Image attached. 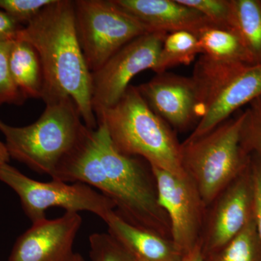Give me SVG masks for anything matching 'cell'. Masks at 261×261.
I'll use <instances>...</instances> for the list:
<instances>
[{"mask_svg": "<svg viewBox=\"0 0 261 261\" xmlns=\"http://www.w3.org/2000/svg\"><path fill=\"white\" fill-rule=\"evenodd\" d=\"M142 160L120 152L105 123L98 121L95 129L84 125L51 178L97 189L127 222L171 240L169 220L160 205L152 170Z\"/></svg>", "mask_w": 261, "mask_h": 261, "instance_id": "cell-1", "label": "cell"}, {"mask_svg": "<svg viewBox=\"0 0 261 261\" xmlns=\"http://www.w3.org/2000/svg\"><path fill=\"white\" fill-rule=\"evenodd\" d=\"M16 39L32 44L39 55L45 104L71 99L84 125L97 128L92 73L77 35L73 1L53 0L19 32Z\"/></svg>", "mask_w": 261, "mask_h": 261, "instance_id": "cell-2", "label": "cell"}, {"mask_svg": "<svg viewBox=\"0 0 261 261\" xmlns=\"http://www.w3.org/2000/svg\"><path fill=\"white\" fill-rule=\"evenodd\" d=\"M113 145L126 155L145 160L150 167L185 176L181 143L172 128L150 109L137 87L130 85L116 105L95 114Z\"/></svg>", "mask_w": 261, "mask_h": 261, "instance_id": "cell-3", "label": "cell"}, {"mask_svg": "<svg viewBox=\"0 0 261 261\" xmlns=\"http://www.w3.org/2000/svg\"><path fill=\"white\" fill-rule=\"evenodd\" d=\"M71 99L48 103L42 116L29 126H10L0 120V132L10 159L53 177L73 148L84 126Z\"/></svg>", "mask_w": 261, "mask_h": 261, "instance_id": "cell-4", "label": "cell"}, {"mask_svg": "<svg viewBox=\"0 0 261 261\" xmlns=\"http://www.w3.org/2000/svg\"><path fill=\"white\" fill-rule=\"evenodd\" d=\"M244 118L243 111L202 137L181 143L182 168L207 207L248 164L241 146Z\"/></svg>", "mask_w": 261, "mask_h": 261, "instance_id": "cell-5", "label": "cell"}, {"mask_svg": "<svg viewBox=\"0 0 261 261\" xmlns=\"http://www.w3.org/2000/svg\"><path fill=\"white\" fill-rule=\"evenodd\" d=\"M75 29L91 73L136 38L151 32L113 0L73 1Z\"/></svg>", "mask_w": 261, "mask_h": 261, "instance_id": "cell-6", "label": "cell"}, {"mask_svg": "<svg viewBox=\"0 0 261 261\" xmlns=\"http://www.w3.org/2000/svg\"><path fill=\"white\" fill-rule=\"evenodd\" d=\"M0 181L18 195L22 208L32 223L45 219L46 211L61 207L65 212L88 211L104 220L116 206L108 197L82 182L32 179L9 163L0 166Z\"/></svg>", "mask_w": 261, "mask_h": 261, "instance_id": "cell-7", "label": "cell"}, {"mask_svg": "<svg viewBox=\"0 0 261 261\" xmlns=\"http://www.w3.org/2000/svg\"><path fill=\"white\" fill-rule=\"evenodd\" d=\"M167 33L149 32L136 38L92 73V108L94 115L119 101L134 77L154 70Z\"/></svg>", "mask_w": 261, "mask_h": 261, "instance_id": "cell-8", "label": "cell"}, {"mask_svg": "<svg viewBox=\"0 0 261 261\" xmlns=\"http://www.w3.org/2000/svg\"><path fill=\"white\" fill-rule=\"evenodd\" d=\"M150 168L160 205L169 220L171 240L185 255L200 244L207 207L187 175L178 176L160 168Z\"/></svg>", "mask_w": 261, "mask_h": 261, "instance_id": "cell-9", "label": "cell"}, {"mask_svg": "<svg viewBox=\"0 0 261 261\" xmlns=\"http://www.w3.org/2000/svg\"><path fill=\"white\" fill-rule=\"evenodd\" d=\"M253 215L250 166L221 192L207 207L200 245L204 257L217 252L248 222Z\"/></svg>", "mask_w": 261, "mask_h": 261, "instance_id": "cell-10", "label": "cell"}, {"mask_svg": "<svg viewBox=\"0 0 261 261\" xmlns=\"http://www.w3.org/2000/svg\"><path fill=\"white\" fill-rule=\"evenodd\" d=\"M82 225L80 214L72 212L32 223L17 239L8 261H74L73 245Z\"/></svg>", "mask_w": 261, "mask_h": 261, "instance_id": "cell-11", "label": "cell"}, {"mask_svg": "<svg viewBox=\"0 0 261 261\" xmlns=\"http://www.w3.org/2000/svg\"><path fill=\"white\" fill-rule=\"evenodd\" d=\"M137 87L150 109L171 128L184 132L200 121V103L192 76L163 72Z\"/></svg>", "mask_w": 261, "mask_h": 261, "instance_id": "cell-12", "label": "cell"}, {"mask_svg": "<svg viewBox=\"0 0 261 261\" xmlns=\"http://www.w3.org/2000/svg\"><path fill=\"white\" fill-rule=\"evenodd\" d=\"M261 97V63L247 65L233 72L211 94L203 115L186 140L206 135L231 118L240 108Z\"/></svg>", "mask_w": 261, "mask_h": 261, "instance_id": "cell-13", "label": "cell"}, {"mask_svg": "<svg viewBox=\"0 0 261 261\" xmlns=\"http://www.w3.org/2000/svg\"><path fill=\"white\" fill-rule=\"evenodd\" d=\"M122 10L135 17L151 32H190L199 34L216 27L202 13L178 0H113Z\"/></svg>", "mask_w": 261, "mask_h": 261, "instance_id": "cell-14", "label": "cell"}, {"mask_svg": "<svg viewBox=\"0 0 261 261\" xmlns=\"http://www.w3.org/2000/svg\"><path fill=\"white\" fill-rule=\"evenodd\" d=\"M103 221L108 232L129 252L135 261H180L182 254L172 240L130 224L113 211Z\"/></svg>", "mask_w": 261, "mask_h": 261, "instance_id": "cell-15", "label": "cell"}, {"mask_svg": "<svg viewBox=\"0 0 261 261\" xmlns=\"http://www.w3.org/2000/svg\"><path fill=\"white\" fill-rule=\"evenodd\" d=\"M12 80L25 99H42L44 77L37 51L25 41H13L8 56Z\"/></svg>", "mask_w": 261, "mask_h": 261, "instance_id": "cell-16", "label": "cell"}, {"mask_svg": "<svg viewBox=\"0 0 261 261\" xmlns=\"http://www.w3.org/2000/svg\"><path fill=\"white\" fill-rule=\"evenodd\" d=\"M231 30L243 44L250 64L261 63V1L231 0Z\"/></svg>", "mask_w": 261, "mask_h": 261, "instance_id": "cell-17", "label": "cell"}, {"mask_svg": "<svg viewBox=\"0 0 261 261\" xmlns=\"http://www.w3.org/2000/svg\"><path fill=\"white\" fill-rule=\"evenodd\" d=\"M201 56L225 64H250L240 38L229 29L208 27L197 34Z\"/></svg>", "mask_w": 261, "mask_h": 261, "instance_id": "cell-18", "label": "cell"}, {"mask_svg": "<svg viewBox=\"0 0 261 261\" xmlns=\"http://www.w3.org/2000/svg\"><path fill=\"white\" fill-rule=\"evenodd\" d=\"M198 55L201 49L195 34L185 31L169 33L163 41L153 71L161 73L177 65H190Z\"/></svg>", "mask_w": 261, "mask_h": 261, "instance_id": "cell-19", "label": "cell"}, {"mask_svg": "<svg viewBox=\"0 0 261 261\" xmlns=\"http://www.w3.org/2000/svg\"><path fill=\"white\" fill-rule=\"evenodd\" d=\"M205 261H261V243L254 216L243 229Z\"/></svg>", "mask_w": 261, "mask_h": 261, "instance_id": "cell-20", "label": "cell"}, {"mask_svg": "<svg viewBox=\"0 0 261 261\" xmlns=\"http://www.w3.org/2000/svg\"><path fill=\"white\" fill-rule=\"evenodd\" d=\"M244 112L242 147L247 154H254L261 160V97L250 102Z\"/></svg>", "mask_w": 261, "mask_h": 261, "instance_id": "cell-21", "label": "cell"}, {"mask_svg": "<svg viewBox=\"0 0 261 261\" xmlns=\"http://www.w3.org/2000/svg\"><path fill=\"white\" fill-rule=\"evenodd\" d=\"M91 261H135L129 252L109 233H94L89 237Z\"/></svg>", "mask_w": 261, "mask_h": 261, "instance_id": "cell-22", "label": "cell"}, {"mask_svg": "<svg viewBox=\"0 0 261 261\" xmlns=\"http://www.w3.org/2000/svg\"><path fill=\"white\" fill-rule=\"evenodd\" d=\"M202 13L214 27L231 30V0H178Z\"/></svg>", "mask_w": 261, "mask_h": 261, "instance_id": "cell-23", "label": "cell"}, {"mask_svg": "<svg viewBox=\"0 0 261 261\" xmlns=\"http://www.w3.org/2000/svg\"><path fill=\"white\" fill-rule=\"evenodd\" d=\"M12 42H0V107L5 104L21 106L27 100L10 76L8 56Z\"/></svg>", "mask_w": 261, "mask_h": 261, "instance_id": "cell-24", "label": "cell"}, {"mask_svg": "<svg viewBox=\"0 0 261 261\" xmlns=\"http://www.w3.org/2000/svg\"><path fill=\"white\" fill-rule=\"evenodd\" d=\"M53 2V0H0V10L21 25H27Z\"/></svg>", "mask_w": 261, "mask_h": 261, "instance_id": "cell-25", "label": "cell"}, {"mask_svg": "<svg viewBox=\"0 0 261 261\" xmlns=\"http://www.w3.org/2000/svg\"><path fill=\"white\" fill-rule=\"evenodd\" d=\"M253 193V216L261 243V160L254 154H248Z\"/></svg>", "mask_w": 261, "mask_h": 261, "instance_id": "cell-26", "label": "cell"}, {"mask_svg": "<svg viewBox=\"0 0 261 261\" xmlns=\"http://www.w3.org/2000/svg\"><path fill=\"white\" fill-rule=\"evenodd\" d=\"M23 27L8 13L0 10V42L16 40L19 32Z\"/></svg>", "mask_w": 261, "mask_h": 261, "instance_id": "cell-27", "label": "cell"}, {"mask_svg": "<svg viewBox=\"0 0 261 261\" xmlns=\"http://www.w3.org/2000/svg\"><path fill=\"white\" fill-rule=\"evenodd\" d=\"M180 261H205L200 244L192 249L191 251L182 255Z\"/></svg>", "mask_w": 261, "mask_h": 261, "instance_id": "cell-28", "label": "cell"}, {"mask_svg": "<svg viewBox=\"0 0 261 261\" xmlns=\"http://www.w3.org/2000/svg\"><path fill=\"white\" fill-rule=\"evenodd\" d=\"M10 156L4 142L0 140V166L9 163Z\"/></svg>", "mask_w": 261, "mask_h": 261, "instance_id": "cell-29", "label": "cell"}, {"mask_svg": "<svg viewBox=\"0 0 261 261\" xmlns=\"http://www.w3.org/2000/svg\"><path fill=\"white\" fill-rule=\"evenodd\" d=\"M74 261H86V260H84V258L83 257H82V255H81L80 254L76 253V255H75Z\"/></svg>", "mask_w": 261, "mask_h": 261, "instance_id": "cell-30", "label": "cell"}]
</instances>
